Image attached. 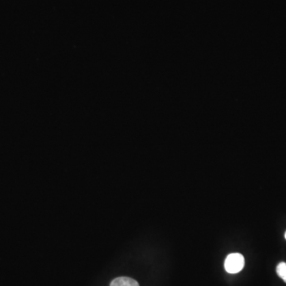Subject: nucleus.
Masks as SVG:
<instances>
[{
	"label": "nucleus",
	"instance_id": "1",
	"mask_svg": "<svg viewBox=\"0 0 286 286\" xmlns=\"http://www.w3.org/2000/svg\"><path fill=\"white\" fill-rule=\"evenodd\" d=\"M245 265V259L241 254L234 253L230 254L227 257L225 263H224V268L228 273L235 274L239 273L243 269Z\"/></svg>",
	"mask_w": 286,
	"mask_h": 286
},
{
	"label": "nucleus",
	"instance_id": "2",
	"mask_svg": "<svg viewBox=\"0 0 286 286\" xmlns=\"http://www.w3.org/2000/svg\"><path fill=\"white\" fill-rule=\"evenodd\" d=\"M110 286H139V284L132 278L120 277L113 280Z\"/></svg>",
	"mask_w": 286,
	"mask_h": 286
},
{
	"label": "nucleus",
	"instance_id": "3",
	"mask_svg": "<svg viewBox=\"0 0 286 286\" xmlns=\"http://www.w3.org/2000/svg\"><path fill=\"white\" fill-rule=\"evenodd\" d=\"M276 271L279 276V278H282L283 281L286 283V263L282 262L277 266L276 268Z\"/></svg>",
	"mask_w": 286,
	"mask_h": 286
},
{
	"label": "nucleus",
	"instance_id": "4",
	"mask_svg": "<svg viewBox=\"0 0 286 286\" xmlns=\"http://www.w3.org/2000/svg\"><path fill=\"white\" fill-rule=\"evenodd\" d=\"M285 238H286V234H285Z\"/></svg>",
	"mask_w": 286,
	"mask_h": 286
}]
</instances>
